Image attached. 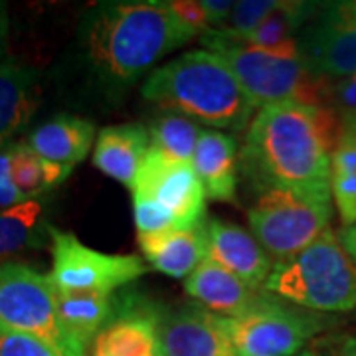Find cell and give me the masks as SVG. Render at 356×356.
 I'll return each instance as SVG.
<instances>
[{
	"instance_id": "obj_1",
	"label": "cell",
	"mask_w": 356,
	"mask_h": 356,
	"mask_svg": "<svg viewBox=\"0 0 356 356\" xmlns=\"http://www.w3.org/2000/svg\"><path fill=\"white\" fill-rule=\"evenodd\" d=\"M341 133L343 115L334 107H261L243 139V175L259 194L287 191L332 198L331 161Z\"/></svg>"
},
{
	"instance_id": "obj_2",
	"label": "cell",
	"mask_w": 356,
	"mask_h": 356,
	"mask_svg": "<svg viewBox=\"0 0 356 356\" xmlns=\"http://www.w3.org/2000/svg\"><path fill=\"white\" fill-rule=\"evenodd\" d=\"M194 38L168 2H107L83 24L89 62L111 86H131L166 54Z\"/></svg>"
},
{
	"instance_id": "obj_3",
	"label": "cell",
	"mask_w": 356,
	"mask_h": 356,
	"mask_svg": "<svg viewBox=\"0 0 356 356\" xmlns=\"http://www.w3.org/2000/svg\"><path fill=\"white\" fill-rule=\"evenodd\" d=\"M140 93L166 111L234 133L248 127L257 109L229 65L208 50L186 51L156 67Z\"/></svg>"
},
{
	"instance_id": "obj_4",
	"label": "cell",
	"mask_w": 356,
	"mask_h": 356,
	"mask_svg": "<svg viewBox=\"0 0 356 356\" xmlns=\"http://www.w3.org/2000/svg\"><path fill=\"white\" fill-rule=\"evenodd\" d=\"M200 42L229 65L257 107L280 103L332 107L331 79L317 76L303 58L259 50L226 30H208Z\"/></svg>"
},
{
	"instance_id": "obj_5",
	"label": "cell",
	"mask_w": 356,
	"mask_h": 356,
	"mask_svg": "<svg viewBox=\"0 0 356 356\" xmlns=\"http://www.w3.org/2000/svg\"><path fill=\"white\" fill-rule=\"evenodd\" d=\"M264 289L313 313H348L356 309V264L334 229L291 259L273 266Z\"/></svg>"
},
{
	"instance_id": "obj_6",
	"label": "cell",
	"mask_w": 356,
	"mask_h": 356,
	"mask_svg": "<svg viewBox=\"0 0 356 356\" xmlns=\"http://www.w3.org/2000/svg\"><path fill=\"white\" fill-rule=\"evenodd\" d=\"M331 198L297 192L269 191L259 194L250 210V229L273 264L291 259L331 229Z\"/></svg>"
},
{
	"instance_id": "obj_7",
	"label": "cell",
	"mask_w": 356,
	"mask_h": 356,
	"mask_svg": "<svg viewBox=\"0 0 356 356\" xmlns=\"http://www.w3.org/2000/svg\"><path fill=\"white\" fill-rule=\"evenodd\" d=\"M0 327L34 334L67 353L86 356L60 323L58 293L50 277L24 264H0Z\"/></svg>"
},
{
	"instance_id": "obj_8",
	"label": "cell",
	"mask_w": 356,
	"mask_h": 356,
	"mask_svg": "<svg viewBox=\"0 0 356 356\" xmlns=\"http://www.w3.org/2000/svg\"><path fill=\"white\" fill-rule=\"evenodd\" d=\"M224 327L236 356H293L325 327V318L269 295L242 317H224Z\"/></svg>"
},
{
	"instance_id": "obj_9",
	"label": "cell",
	"mask_w": 356,
	"mask_h": 356,
	"mask_svg": "<svg viewBox=\"0 0 356 356\" xmlns=\"http://www.w3.org/2000/svg\"><path fill=\"white\" fill-rule=\"evenodd\" d=\"M51 238V269L48 273L58 293H107L139 280L149 271L139 255L103 254L74 234L48 228Z\"/></svg>"
},
{
	"instance_id": "obj_10",
	"label": "cell",
	"mask_w": 356,
	"mask_h": 356,
	"mask_svg": "<svg viewBox=\"0 0 356 356\" xmlns=\"http://www.w3.org/2000/svg\"><path fill=\"white\" fill-rule=\"evenodd\" d=\"M131 192L133 198H145L163 208L180 229L206 222V192L192 163L172 161L149 149Z\"/></svg>"
},
{
	"instance_id": "obj_11",
	"label": "cell",
	"mask_w": 356,
	"mask_h": 356,
	"mask_svg": "<svg viewBox=\"0 0 356 356\" xmlns=\"http://www.w3.org/2000/svg\"><path fill=\"white\" fill-rule=\"evenodd\" d=\"M301 58L325 79L356 74V0L331 2L317 10L299 38Z\"/></svg>"
},
{
	"instance_id": "obj_12",
	"label": "cell",
	"mask_w": 356,
	"mask_h": 356,
	"mask_svg": "<svg viewBox=\"0 0 356 356\" xmlns=\"http://www.w3.org/2000/svg\"><path fill=\"white\" fill-rule=\"evenodd\" d=\"M156 334L161 356H236L224 317L202 305L161 311Z\"/></svg>"
},
{
	"instance_id": "obj_13",
	"label": "cell",
	"mask_w": 356,
	"mask_h": 356,
	"mask_svg": "<svg viewBox=\"0 0 356 356\" xmlns=\"http://www.w3.org/2000/svg\"><path fill=\"white\" fill-rule=\"evenodd\" d=\"M161 311L147 299L135 301L125 297L121 305L115 307L105 329L95 337L91 356H161L156 334Z\"/></svg>"
},
{
	"instance_id": "obj_14",
	"label": "cell",
	"mask_w": 356,
	"mask_h": 356,
	"mask_svg": "<svg viewBox=\"0 0 356 356\" xmlns=\"http://www.w3.org/2000/svg\"><path fill=\"white\" fill-rule=\"evenodd\" d=\"M208 232V257L218 266L228 269L238 280L255 291H264L269 273L273 271V259L257 242L250 229L218 218L206 220Z\"/></svg>"
},
{
	"instance_id": "obj_15",
	"label": "cell",
	"mask_w": 356,
	"mask_h": 356,
	"mask_svg": "<svg viewBox=\"0 0 356 356\" xmlns=\"http://www.w3.org/2000/svg\"><path fill=\"white\" fill-rule=\"evenodd\" d=\"M184 291L198 305L218 313L220 317H242L266 303L271 293L255 291L242 280H238L228 269L220 267L210 257L202 261L198 269L184 280Z\"/></svg>"
},
{
	"instance_id": "obj_16",
	"label": "cell",
	"mask_w": 356,
	"mask_h": 356,
	"mask_svg": "<svg viewBox=\"0 0 356 356\" xmlns=\"http://www.w3.org/2000/svg\"><path fill=\"white\" fill-rule=\"evenodd\" d=\"M145 259L172 280H186L208 259L206 222L191 229H175L156 236H139Z\"/></svg>"
},
{
	"instance_id": "obj_17",
	"label": "cell",
	"mask_w": 356,
	"mask_h": 356,
	"mask_svg": "<svg viewBox=\"0 0 356 356\" xmlns=\"http://www.w3.org/2000/svg\"><path fill=\"white\" fill-rule=\"evenodd\" d=\"M151 149L149 131L139 123L105 127L97 135L93 149V165L105 177L133 188L145 156Z\"/></svg>"
},
{
	"instance_id": "obj_18",
	"label": "cell",
	"mask_w": 356,
	"mask_h": 356,
	"mask_svg": "<svg viewBox=\"0 0 356 356\" xmlns=\"http://www.w3.org/2000/svg\"><path fill=\"white\" fill-rule=\"evenodd\" d=\"M238 143L216 129H202L192 166L202 182L206 198L214 202H236L238 191Z\"/></svg>"
},
{
	"instance_id": "obj_19",
	"label": "cell",
	"mask_w": 356,
	"mask_h": 356,
	"mask_svg": "<svg viewBox=\"0 0 356 356\" xmlns=\"http://www.w3.org/2000/svg\"><path fill=\"white\" fill-rule=\"evenodd\" d=\"M36 70L14 62H0V151L30 123L40 105Z\"/></svg>"
},
{
	"instance_id": "obj_20",
	"label": "cell",
	"mask_w": 356,
	"mask_h": 356,
	"mask_svg": "<svg viewBox=\"0 0 356 356\" xmlns=\"http://www.w3.org/2000/svg\"><path fill=\"white\" fill-rule=\"evenodd\" d=\"M95 125L74 115H58L36 127L26 145L54 165L74 168L93 147Z\"/></svg>"
},
{
	"instance_id": "obj_21",
	"label": "cell",
	"mask_w": 356,
	"mask_h": 356,
	"mask_svg": "<svg viewBox=\"0 0 356 356\" xmlns=\"http://www.w3.org/2000/svg\"><path fill=\"white\" fill-rule=\"evenodd\" d=\"M318 4L311 2L281 0L280 6L267 16L257 30L240 40L281 58H301L297 32L315 16Z\"/></svg>"
},
{
	"instance_id": "obj_22",
	"label": "cell",
	"mask_w": 356,
	"mask_h": 356,
	"mask_svg": "<svg viewBox=\"0 0 356 356\" xmlns=\"http://www.w3.org/2000/svg\"><path fill=\"white\" fill-rule=\"evenodd\" d=\"M113 311V295L107 293H58L60 323L70 341L81 350L105 329Z\"/></svg>"
},
{
	"instance_id": "obj_23",
	"label": "cell",
	"mask_w": 356,
	"mask_h": 356,
	"mask_svg": "<svg viewBox=\"0 0 356 356\" xmlns=\"http://www.w3.org/2000/svg\"><path fill=\"white\" fill-rule=\"evenodd\" d=\"M13 180L24 202L38 198L40 194L60 186L74 168L54 165L42 159L26 143H13L10 147Z\"/></svg>"
},
{
	"instance_id": "obj_24",
	"label": "cell",
	"mask_w": 356,
	"mask_h": 356,
	"mask_svg": "<svg viewBox=\"0 0 356 356\" xmlns=\"http://www.w3.org/2000/svg\"><path fill=\"white\" fill-rule=\"evenodd\" d=\"M200 135L202 129L196 121L172 111L159 115L149 131L151 149L180 163H192Z\"/></svg>"
},
{
	"instance_id": "obj_25",
	"label": "cell",
	"mask_w": 356,
	"mask_h": 356,
	"mask_svg": "<svg viewBox=\"0 0 356 356\" xmlns=\"http://www.w3.org/2000/svg\"><path fill=\"white\" fill-rule=\"evenodd\" d=\"M40 216L42 204L36 200L0 212V264L36 243Z\"/></svg>"
},
{
	"instance_id": "obj_26",
	"label": "cell",
	"mask_w": 356,
	"mask_h": 356,
	"mask_svg": "<svg viewBox=\"0 0 356 356\" xmlns=\"http://www.w3.org/2000/svg\"><path fill=\"white\" fill-rule=\"evenodd\" d=\"M280 2L281 0H240V2H234L228 22L220 30H226L228 34L236 36V38H243V36L257 30L267 16L280 6Z\"/></svg>"
},
{
	"instance_id": "obj_27",
	"label": "cell",
	"mask_w": 356,
	"mask_h": 356,
	"mask_svg": "<svg viewBox=\"0 0 356 356\" xmlns=\"http://www.w3.org/2000/svg\"><path fill=\"white\" fill-rule=\"evenodd\" d=\"M0 356H77L34 334L0 327Z\"/></svg>"
},
{
	"instance_id": "obj_28",
	"label": "cell",
	"mask_w": 356,
	"mask_h": 356,
	"mask_svg": "<svg viewBox=\"0 0 356 356\" xmlns=\"http://www.w3.org/2000/svg\"><path fill=\"white\" fill-rule=\"evenodd\" d=\"M331 168L332 177L356 175V115H343V133L334 147Z\"/></svg>"
},
{
	"instance_id": "obj_29",
	"label": "cell",
	"mask_w": 356,
	"mask_h": 356,
	"mask_svg": "<svg viewBox=\"0 0 356 356\" xmlns=\"http://www.w3.org/2000/svg\"><path fill=\"white\" fill-rule=\"evenodd\" d=\"M331 196L343 228L356 224V175L331 178Z\"/></svg>"
},
{
	"instance_id": "obj_30",
	"label": "cell",
	"mask_w": 356,
	"mask_h": 356,
	"mask_svg": "<svg viewBox=\"0 0 356 356\" xmlns=\"http://www.w3.org/2000/svg\"><path fill=\"white\" fill-rule=\"evenodd\" d=\"M172 14L180 20V24L191 30L194 36H204L210 30V22L206 18L202 2L198 0H172L168 2Z\"/></svg>"
},
{
	"instance_id": "obj_31",
	"label": "cell",
	"mask_w": 356,
	"mask_h": 356,
	"mask_svg": "<svg viewBox=\"0 0 356 356\" xmlns=\"http://www.w3.org/2000/svg\"><path fill=\"white\" fill-rule=\"evenodd\" d=\"M24 202L13 180V163H10V149L0 151V212L10 210L14 206Z\"/></svg>"
},
{
	"instance_id": "obj_32",
	"label": "cell",
	"mask_w": 356,
	"mask_h": 356,
	"mask_svg": "<svg viewBox=\"0 0 356 356\" xmlns=\"http://www.w3.org/2000/svg\"><path fill=\"white\" fill-rule=\"evenodd\" d=\"M332 107L343 115H356V74L332 83Z\"/></svg>"
},
{
	"instance_id": "obj_33",
	"label": "cell",
	"mask_w": 356,
	"mask_h": 356,
	"mask_svg": "<svg viewBox=\"0 0 356 356\" xmlns=\"http://www.w3.org/2000/svg\"><path fill=\"white\" fill-rule=\"evenodd\" d=\"M202 8L210 26L224 28V24L228 22L229 14H232L234 2H229V0H202Z\"/></svg>"
},
{
	"instance_id": "obj_34",
	"label": "cell",
	"mask_w": 356,
	"mask_h": 356,
	"mask_svg": "<svg viewBox=\"0 0 356 356\" xmlns=\"http://www.w3.org/2000/svg\"><path fill=\"white\" fill-rule=\"evenodd\" d=\"M339 238H341V243L344 245V250L348 252V255L353 257V261L356 264V224L341 229Z\"/></svg>"
},
{
	"instance_id": "obj_35",
	"label": "cell",
	"mask_w": 356,
	"mask_h": 356,
	"mask_svg": "<svg viewBox=\"0 0 356 356\" xmlns=\"http://www.w3.org/2000/svg\"><path fill=\"white\" fill-rule=\"evenodd\" d=\"M6 40H8V10L6 4L0 2V58L6 50Z\"/></svg>"
},
{
	"instance_id": "obj_36",
	"label": "cell",
	"mask_w": 356,
	"mask_h": 356,
	"mask_svg": "<svg viewBox=\"0 0 356 356\" xmlns=\"http://www.w3.org/2000/svg\"><path fill=\"white\" fill-rule=\"evenodd\" d=\"M337 356H356V337L346 339Z\"/></svg>"
},
{
	"instance_id": "obj_37",
	"label": "cell",
	"mask_w": 356,
	"mask_h": 356,
	"mask_svg": "<svg viewBox=\"0 0 356 356\" xmlns=\"http://www.w3.org/2000/svg\"><path fill=\"white\" fill-rule=\"evenodd\" d=\"M305 356H313V355H305Z\"/></svg>"
}]
</instances>
